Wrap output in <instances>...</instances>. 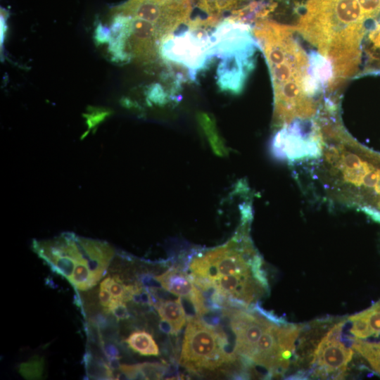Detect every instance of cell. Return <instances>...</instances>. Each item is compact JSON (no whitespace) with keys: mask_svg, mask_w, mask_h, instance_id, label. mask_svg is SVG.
Here are the masks:
<instances>
[{"mask_svg":"<svg viewBox=\"0 0 380 380\" xmlns=\"http://www.w3.org/2000/svg\"><path fill=\"white\" fill-rule=\"evenodd\" d=\"M160 52L163 59L186 70L193 81L214 58L210 34L204 28L174 32L163 39Z\"/></svg>","mask_w":380,"mask_h":380,"instance_id":"4","label":"cell"},{"mask_svg":"<svg viewBox=\"0 0 380 380\" xmlns=\"http://www.w3.org/2000/svg\"><path fill=\"white\" fill-rule=\"evenodd\" d=\"M139 366L147 379H160L167 371V367L158 362H144Z\"/></svg>","mask_w":380,"mask_h":380,"instance_id":"22","label":"cell"},{"mask_svg":"<svg viewBox=\"0 0 380 380\" xmlns=\"http://www.w3.org/2000/svg\"><path fill=\"white\" fill-rule=\"evenodd\" d=\"M252 30L269 68L277 120L311 115L314 98L322 89L312 75L310 55L294 37L293 25L265 18L255 20Z\"/></svg>","mask_w":380,"mask_h":380,"instance_id":"2","label":"cell"},{"mask_svg":"<svg viewBox=\"0 0 380 380\" xmlns=\"http://www.w3.org/2000/svg\"><path fill=\"white\" fill-rule=\"evenodd\" d=\"M352 348L380 374V342H369L355 338L352 343Z\"/></svg>","mask_w":380,"mask_h":380,"instance_id":"19","label":"cell"},{"mask_svg":"<svg viewBox=\"0 0 380 380\" xmlns=\"http://www.w3.org/2000/svg\"><path fill=\"white\" fill-rule=\"evenodd\" d=\"M101 347L107 360L113 357H121L118 348L113 342H103Z\"/></svg>","mask_w":380,"mask_h":380,"instance_id":"27","label":"cell"},{"mask_svg":"<svg viewBox=\"0 0 380 380\" xmlns=\"http://www.w3.org/2000/svg\"><path fill=\"white\" fill-rule=\"evenodd\" d=\"M254 65V58L232 57L221 59L217 69L218 87L223 91L239 94Z\"/></svg>","mask_w":380,"mask_h":380,"instance_id":"10","label":"cell"},{"mask_svg":"<svg viewBox=\"0 0 380 380\" xmlns=\"http://www.w3.org/2000/svg\"><path fill=\"white\" fill-rule=\"evenodd\" d=\"M125 342L134 352L141 355L156 356L159 355V348L153 336L145 331L132 332Z\"/></svg>","mask_w":380,"mask_h":380,"instance_id":"17","label":"cell"},{"mask_svg":"<svg viewBox=\"0 0 380 380\" xmlns=\"http://www.w3.org/2000/svg\"><path fill=\"white\" fill-rule=\"evenodd\" d=\"M197 120L212 151L218 156H227L228 149L218 134L213 117L205 113H199L197 115Z\"/></svg>","mask_w":380,"mask_h":380,"instance_id":"15","label":"cell"},{"mask_svg":"<svg viewBox=\"0 0 380 380\" xmlns=\"http://www.w3.org/2000/svg\"><path fill=\"white\" fill-rule=\"evenodd\" d=\"M203 15V27H215L223 15L240 9L246 0H192ZM230 14V15H231ZM229 17V16H228Z\"/></svg>","mask_w":380,"mask_h":380,"instance_id":"12","label":"cell"},{"mask_svg":"<svg viewBox=\"0 0 380 380\" xmlns=\"http://www.w3.org/2000/svg\"><path fill=\"white\" fill-rule=\"evenodd\" d=\"M120 369L125 373L129 379H147L139 364L133 365H121Z\"/></svg>","mask_w":380,"mask_h":380,"instance_id":"25","label":"cell"},{"mask_svg":"<svg viewBox=\"0 0 380 380\" xmlns=\"http://www.w3.org/2000/svg\"><path fill=\"white\" fill-rule=\"evenodd\" d=\"M210 37L213 56L221 59L254 58L259 47L251 25L231 17L221 20L215 27Z\"/></svg>","mask_w":380,"mask_h":380,"instance_id":"8","label":"cell"},{"mask_svg":"<svg viewBox=\"0 0 380 380\" xmlns=\"http://www.w3.org/2000/svg\"><path fill=\"white\" fill-rule=\"evenodd\" d=\"M369 23L359 0H307L304 5L293 27L329 65V92L358 72Z\"/></svg>","mask_w":380,"mask_h":380,"instance_id":"1","label":"cell"},{"mask_svg":"<svg viewBox=\"0 0 380 380\" xmlns=\"http://www.w3.org/2000/svg\"><path fill=\"white\" fill-rule=\"evenodd\" d=\"M229 319V326L234 334V350L250 365V358L255 346L271 320L250 310L223 309Z\"/></svg>","mask_w":380,"mask_h":380,"instance_id":"9","label":"cell"},{"mask_svg":"<svg viewBox=\"0 0 380 380\" xmlns=\"http://www.w3.org/2000/svg\"><path fill=\"white\" fill-rule=\"evenodd\" d=\"M82 363L84 365L87 377L92 379H113V370L106 360L94 356L86 350Z\"/></svg>","mask_w":380,"mask_h":380,"instance_id":"18","label":"cell"},{"mask_svg":"<svg viewBox=\"0 0 380 380\" xmlns=\"http://www.w3.org/2000/svg\"><path fill=\"white\" fill-rule=\"evenodd\" d=\"M363 42L367 58L365 70H380V19L370 27Z\"/></svg>","mask_w":380,"mask_h":380,"instance_id":"14","label":"cell"},{"mask_svg":"<svg viewBox=\"0 0 380 380\" xmlns=\"http://www.w3.org/2000/svg\"><path fill=\"white\" fill-rule=\"evenodd\" d=\"M346 321L334 324L322 338L312 355L313 375L326 379H340L346 372L353 350L341 340Z\"/></svg>","mask_w":380,"mask_h":380,"instance_id":"7","label":"cell"},{"mask_svg":"<svg viewBox=\"0 0 380 380\" xmlns=\"http://www.w3.org/2000/svg\"><path fill=\"white\" fill-rule=\"evenodd\" d=\"M120 357H113L107 360V363L112 370L120 369Z\"/></svg>","mask_w":380,"mask_h":380,"instance_id":"30","label":"cell"},{"mask_svg":"<svg viewBox=\"0 0 380 380\" xmlns=\"http://www.w3.org/2000/svg\"><path fill=\"white\" fill-rule=\"evenodd\" d=\"M69 281L74 288L82 291L89 289L97 284L89 271L87 261L76 262L73 274Z\"/></svg>","mask_w":380,"mask_h":380,"instance_id":"20","label":"cell"},{"mask_svg":"<svg viewBox=\"0 0 380 380\" xmlns=\"http://www.w3.org/2000/svg\"><path fill=\"white\" fill-rule=\"evenodd\" d=\"M159 328L163 333L175 335L177 334L172 324L164 319H161L160 321Z\"/></svg>","mask_w":380,"mask_h":380,"instance_id":"29","label":"cell"},{"mask_svg":"<svg viewBox=\"0 0 380 380\" xmlns=\"http://www.w3.org/2000/svg\"><path fill=\"white\" fill-rule=\"evenodd\" d=\"M114 298L110 293V291L104 288H100L99 293V303L103 308H108L111 301Z\"/></svg>","mask_w":380,"mask_h":380,"instance_id":"28","label":"cell"},{"mask_svg":"<svg viewBox=\"0 0 380 380\" xmlns=\"http://www.w3.org/2000/svg\"><path fill=\"white\" fill-rule=\"evenodd\" d=\"M109 311L118 319H127L130 314L125 302L113 298L108 306Z\"/></svg>","mask_w":380,"mask_h":380,"instance_id":"24","label":"cell"},{"mask_svg":"<svg viewBox=\"0 0 380 380\" xmlns=\"http://www.w3.org/2000/svg\"><path fill=\"white\" fill-rule=\"evenodd\" d=\"M155 277L165 290L179 297L189 298L196 288L188 274L174 267L161 275Z\"/></svg>","mask_w":380,"mask_h":380,"instance_id":"13","label":"cell"},{"mask_svg":"<svg viewBox=\"0 0 380 380\" xmlns=\"http://www.w3.org/2000/svg\"><path fill=\"white\" fill-rule=\"evenodd\" d=\"M44 369L43 357L35 355L18 366L20 374L25 379H42Z\"/></svg>","mask_w":380,"mask_h":380,"instance_id":"21","label":"cell"},{"mask_svg":"<svg viewBox=\"0 0 380 380\" xmlns=\"http://www.w3.org/2000/svg\"><path fill=\"white\" fill-rule=\"evenodd\" d=\"M192 12V0H128L116 8L115 13L147 20L165 38L181 25H187Z\"/></svg>","mask_w":380,"mask_h":380,"instance_id":"6","label":"cell"},{"mask_svg":"<svg viewBox=\"0 0 380 380\" xmlns=\"http://www.w3.org/2000/svg\"><path fill=\"white\" fill-rule=\"evenodd\" d=\"M155 308L161 319L168 321L172 324L177 334L185 325L186 314L178 299L162 300Z\"/></svg>","mask_w":380,"mask_h":380,"instance_id":"16","label":"cell"},{"mask_svg":"<svg viewBox=\"0 0 380 380\" xmlns=\"http://www.w3.org/2000/svg\"><path fill=\"white\" fill-rule=\"evenodd\" d=\"M370 22H375L380 17V0H359Z\"/></svg>","mask_w":380,"mask_h":380,"instance_id":"23","label":"cell"},{"mask_svg":"<svg viewBox=\"0 0 380 380\" xmlns=\"http://www.w3.org/2000/svg\"><path fill=\"white\" fill-rule=\"evenodd\" d=\"M232 344L223 329L213 327L197 317L188 321L179 363L188 370L198 372L215 369L233 362L227 353Z\"/></svg>","mask_w":380,"mask_h":380,"instance_id":"3","label":"cell"},{"mask_svg":"<svg viewBox=\"0 0 380 380\" xmlns=\"http://www.w3.org/2000/svg\"><path fill=\"white\" fill-rule=\"evenodd\" d=\"M302 327L272 322L260 336L250 358V365L264 368L270 376L288 368Z\"/></svg>","mask_w":380,"mask_h":380,"instance_id":"5","label":"cell"},{"mask_svg":"<svg viewBox=\"0 0 380 380\" xmlns=\"http://www.w3.org/2000/svg\"><path fill=\"white\" fill-rule=\"evenodd\" d=\"M139 282L146 289L163 288L160 281L150 274H143L139 277Z\"/></svg>","mask_w":380,"mask_h":380,"instance_id":"26","label":"cell"},{"mask_svg":"<svg viewBox=\"0 0 380 380\" xmlns=\"http://www.w3.org/2000/svg\"><path fill=\"white\" fill-rule=\"evenodd\" d=\"M350 332L355 338L364 339L380 336V300L369 308L350 316Z\"/></svg>","mask_w":380,"mask_h":380,"instance_id":"11","label":"cell"}]
</instances>
